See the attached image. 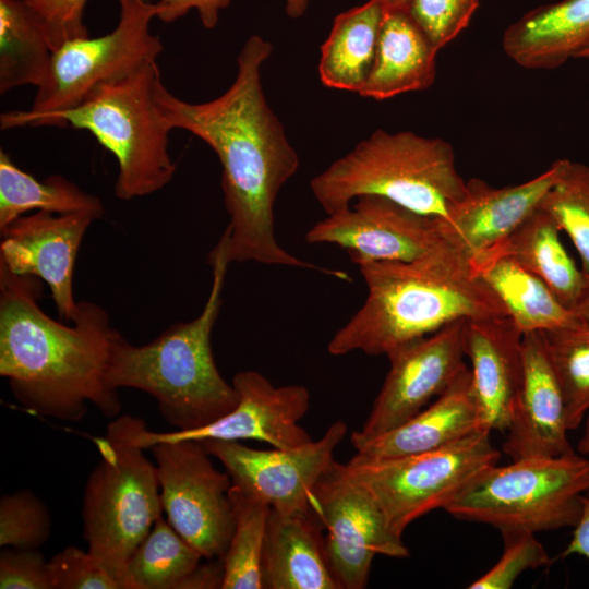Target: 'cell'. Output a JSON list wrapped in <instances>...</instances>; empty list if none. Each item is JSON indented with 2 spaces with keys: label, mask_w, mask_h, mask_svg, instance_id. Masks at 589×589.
<instances>
[{
  "label": "cell",
  "mask_w": 589,
  "mask_h": 589,
  "mask_svg": "<svg viewBox=\"0 0 589 589\" xmlns=\"http://www.w3.org/2000/svg\"><path fill=\"white\" fill-rule=\"evenodd\" d=\"M589 491V458L570 452L492 465L444 508L456 519L500 531L532 532L575 527Z\"/></svg>",
  "instance_id": "cell-8"
},
{
  "label": "cell",
  "mask_w": 589,
  "mask_h": 589,
  "mask_svg": "<svg viewBox=\"0 0 589 589\" xmlns=\"http://www.w3.org/2000/svg\"><path fill=\"white\" fill-rule=\"evenodd\" d=\"M354 201L313 225L305 233L306 242L336 244L358 265L414 262L460 250L449 238L443 218L419 214L378 195Z\"/></svg>",
  "instance_id": "cell-13"
},
{
  "label": "cell",
  "mask_w": 589,
  "mask_h": 589,
  "mask_svg": "<svg viewBox=\"0 0 589 589\" xmlns=\"http://www.w3.org/2000/svg\"><path fill=\"white\" fill-rule=\"evenodd\" d=\"M145 421L130 414L113 418L95 440L100 459L83 494V537L89 553L116 579L161 516L156 464L144 454L137 434Z\"/></svg>",
  "instance_id": "cell-7"
},
{
  "label": "cell",
  "mask_w": 589,
  "mask_h": 589,
  "mask_svg": "<svg viewBox=\"0 0 589 589\" xmlns=\"http://www.w3.org/2000/svg\"><path fill=\"white\" fill-rule=\"evenodd\" d=\"M561 231L555 219L539 207L506 239L485 252L513 257L542 279L564 306L575 311L589 290V275L565 250Z\"/></svg>",
  "instance_id": "cell-26"
},
{
  "label": "cell",
  "mask_w": 589,
  "mask_h": 589,
  "mask_svg": "<svg viewBox=\"0 0 589 589\" xmlns=\"http://www.w3.org/2000/svg\"><path fill=\"white\" fill-rule=\"evenodd\" d=\"M272 52L269 41L252 35L238 55L235 81L220 96L189 103L160 81L157 106L171 130H185L200 137L219 159L231 263L305 268L349 281L348 273L301 260L276 239L274 205L300 161L263 92L261 71Z\"/></svg>",
  "instance_id": "cell-1"
},
{
  "label": "cell",
  "mask_w": 589,
  "mask_h": 589,
  "mask_svg": "<svg viewBox=\"0 0 589 589\" xmlns=\"http://www.w3.org/2000/svg\"><path fill=\"white\" fill-rule=\"evenodd\" d=\"M48 564L53 589H121L88 550L67 546Z\"/></svg>",
  "instance_id": "cell-37"
},
{
  "label": "cell",
  "mask_w": 589,
  "mask_h": 589,
  "mask_svg": "<svg viewBox=\"0 0 589 589\" xmlns=\"http://www.w3.org/2000/svg\"><path fill=\"white\" fill-rule=\"evenodd\" d=\"M239 395L237 406L215 422L202 428L153 432L144 425L137 442L144 448L165 441L255 440L274 448L294 449L311 443L299 424L310 408L311 396L302 385L274 386L262 373L240 371L232 380Z\"/></svg>",
  "instance_id": "cell-16"
},
{
  "label": "cell",
  "mask_w": 589,
  "mask_h": 589,
  "mask_svg": "<svg viewBox=\"0 0 589 589\" xmlns=\"http://www.w3.org/2000/svg\"><path fill=\"white\" fill-rule=\"evenodd\" d=\"M41 17L52 49L64 41L87 37L83 22L84 9L88 0H25Z\"/></svg>",
  "instance_id": "cell-39"
},
{
  "label": "cell",
  "mask_w": 589,
  "mask_h": 589,
  "mask_svg": "<svg viewBox=\"0 0 589 589\" xmlns=\"http://www.w3.org/2000/svg\"><path fill=\"white\" fill-rule=\"evenodd\" d=\"M368 287L362 306L330 338L327 351L386 356L460 321L508 316L492 289L460 250L414 262L359 265Z\"/></svg>",
  "instance_id": "cell-3"
},
{
  "label": "cell",
  "mask_w": 589,
  "mask_h": 589,
  "mask_svg": "<svg viewBox=\"0 0 589 589\" xmlns=\"http://www.w3.org/2000/svg\"><path fill=\"white\" fill-rule=\"evenodd\" d=\"M450 143L411 131L376 130L310 181L326 212L362 195L386 197L422 215L446 218L466 193Z\"/></svg>",
  "instance_id": "cell-5"
},
{
  "label": "cell",
  "mask_w": 589,
  "mask_h": 589,
  "mask_svg": "<svg viewBox=\"0 0 589 589\" xmlns=\"http://www.w3.org/2000/svg\"><path fill=\"white\" fill-rule=\"evenodd\" d=\"M522 385L503 452L512 459L553 457L574 452L565 404L542 332L522 335Z\"/></svg>",
  "instance_id": "cell-19"
},
{
  "label": "cell",
  "mask_w": 589,
  "mask_h": 589,
  "mask_svg": "<svg viewBox=\"0 0 589 589\" xmlns=\"http://www.w3.org/2000/svg\"><path fill=\"white\" fill-rule=\"evenodd\" d=\"M580 555L589 560V496L585 495L582 512L574 527L573 536L561 557Z\"/></svg>",
  "instance_id": "cell-41"
},
{
  "label": "cell",
  "mask_w": 589,
  "mask_h": 589,
  "mask_svg": "<svg viewBox=\"0 0 589 589\" xmlns=\"http://www.w3.org/2000/svg\"><path fill=\"white\" fill-rule=\"evenodd\" d=\"M546 352L560 382L569 431L589 411V323L542 332Z\"/></svg>",
  "instance_id": "cell-32"
},
{
  "label": "cell",
  "mask_w": 589,
  "mask_h": 589,
  "mask_svg": "<svg viewBox=\"0 0 589 589\" xmlns=\"http://www.w3.org/2000/svg\"><path fill=\"white\" fill-rule=\"evenodd\" d=\"M577 58L589 60V45H587L577 56Z\"/></svg>",
  "instance_id": "cell-45"
},
{
  "label": "cell",
  "mask_w": 589,
  "mask_h": 589,
  "mask_svg": "<svg viewBox=\"0 0 589 589\" xmlns=\"http://www.w3.org/2000/svg\"><path fill=\"white\" fill-rule=\"evenodd\" d=\"M522 333L508 316L467 321L465 354L469 359L482 424L506 432L519 398Z\"/></svg>",
  "instance_id": "cell-20"
},
{
  "label": "cell",
  "mask_w": 589,
  "mask_h": 589,
  "mask_svg": "<svg viewBox=\"0 0 589 589\" xmlns=\"http://www.w3.org/2000/svg\"><path fill=\"white\" fill-rule=\"evenodd\" d=\"M480 0H410L407 12L438 51L470 23Z\"/></svg>",
  "instance_id": "cell-36"
},
{
  "label": "cell",
  "mask_w": 589,
  "mask_h": 589,
  "mask_svg": "<svg viewBox=\"0 0 589 589\" xmlns=\"http://www.w3.org/2000/svg\"><path fill=\"white\" fill-rule=\"evenodd\" d=\"M466 323H450L386 354L389 370L363 426L351 434L354 449L412 419L453 383L467 366Z\"/></svg>",
  "instance_id": "cell-14"
},
{
  "label": "cell",
  "mask_w": 589,
  "mask_h": 589,
  "mask_svg": "<svg viewBox=\"0 0 589 589\" xmlns=\"http://www.w3.org/2000/svg\"><path fill=\"white\" fill-rule=\"evenodd\" d=\"M161 75L156 61L94 87L75 107L50 116L43 125L86 130L117 159L115 195L129 201L164 189L176 163L168 145L171 129L156 103Z\"/></svg>",
  "instance_id": "cell-6"
},
{
  "label": "cell",
  "mask_w": 589,
  "mask_h": 589,
  "mask_svg": "<svg viewBox=\"0 0 589 589\" xmlns=\"http://www.w3.org/2000/svg\"><path fill=\"white\" fill-rule=\"evenodd\" d=\"M484 428L466 366L453 383L412 419L363 444L354 456L389 459L448 446ZM486 429V428H485Z\"/></svg>",
  "instance_id": "cell-21"
},
{
  "label": "cell",
  "mask_w": 589,
  "mask_h": 589,
  "mask_svg": "<svg viewBox=\"0 0 589 589\" xmlns=\"http://www.w3.org/2000/svg\"><path fill=\"white\" fill-rule=\"evenodd\" d=\"M312 510L326 529L324 551L340 589H364L376 555L406 558L402 537L389 528L372 494L334 461L314 489Z\"/></svg>",
  "instance_id": "cell-12"
},
{
  "label": "cell",
  "mask_w": 589,
  "mask_h": 589,
  "mask_svg": "<svg viewBox=\"0 0 589 589\" xmlns=\"http://www.w3.org/2000/svg\"><path fill=\"white\" fill-rule=\"evenodd\" d=\"M207 262L212 286L195 318L170 325L142 346L132 345L119 332L111 347L109 384L118 390L128 387L151 395L163 418L177 431L211 424L239 401L235 386L218 371L211 346L231 263L226 229Z\"/></svg>",
  "instance_id": "cell-4"
},
{
  "label": "cell",
  "mask_w": 589,
  "mask_h": 589,
  "mask_svg": "<svg viewBox=\"0 0 589 589\" xmlns=\"http://www.w3.org/2000/svg\"><path fill=\"white\" fill-rule=\"evenodd\" d=\"M52 53L37 12L25 0H0V94L24 85L39 87Z\"/></svg>",
  "instance_id": "cell-28"
},
{
  "label": "cell",
  "mask_w": 589,
  "mask_h": 589,
  "mask_svg": "<svg viewBox=\"0 0 589 589\" xmlns=\"http://www.w3.org/2000/svg\"><path fill=\"white\" fill-rule=\"evenodd\" d=\"M149 449L168 522L204 558L221 560L235 529L229 473L215 468L199 441H165Z\"/></svg>",
  "instance_id": "cell-11"
},
{
  "label": "cell",
  "mask_w": 589,
  "mask_h": 589,
  "mask_svg": "<svg viewBox=\"0 0 589 589\" xmlns=\"http://www.w3.org/2000/svg\"><path fill=\"white\" fill-rule=\"evenodd\" d=\"M385 9L390 10H407L410 0H383Z\"/></svg>",
  "instance_id": "cell-44"
},
{
  "label": "cell",
  "mask_w": 589,
  "mask_h": 589,
  "mask_svg": "<svg viewBox=\"0 0 589 589\" xmlns=\"http://www.w3.org/2000/svg\"><path fill=\"white\" fill-rule=\"evenodd\" d=\"M230 2L231 0H157L156 19L164 23H172L195 9L202 25L212 29L217 25L220 10L226 9ZM308 5L309 0H285L286 13L292 19L301 17Z\"/></svg>",
  "instance_id": "cell-40"
},
{
  "label": "cell",
  "mask_w": 589,
  "mask_h": 589,
  "mask_svg": "<svg viewBox=\"0 0 589 589\" xmlns=\"http://www.w3.org/2000/svg\"><path fill=\"white\" fill-rule=\"evenodd\" d=\"M472 271L497 296L524 334L546 332L582 321L564 306L546 284L513 257L483 252L470 259Z\"/></svg>",
  "instance_id": "cell-25"
},
{
  "label": "cell",
  "mask_w": 589,
  "mask_h": 589,
  "mask_svg": "<svg viewBox=\"0 0 589 589\" xmlns=\"http://www.w3.org/2000/svg\"><path fill=\"white\" fill-rule=\"evenodd\" d=\"M117 1L120 7L117 26L103 36L67 40L53 50L48 74L37 87L33 105L28 110L2 113V130L41 127L50 116L79 105L98 84L157 60L164 45L149 31L156 17L155 3Z\"/></svg>",
  "instance_id": "cell-9"
},
{
  "label": "cell",
  "mask_w": 589,
  "mask_h": 589,
  "mask_svg": "<svg viewBox=\"0 0 589 589\" xmlns=\"http://www.w3.org/2000/svg\"><path fill=\"white\" fill-rule=\"evenodd\" d=\"M347 424L333 422L318 441L294 449H255L239 441L204 440L207 453L217 458L232 484L266 501L284 513L312 510L314 489L334 460L346 436Z\"/></svg>",
  "instance_id": "cell-15"
},
{
  "label": "cell",
  "mask_w": 589,
  "mask_h": 589,
  "mask_svg": "<svg viewBox=\"0 0 589 589\" xmlns=\"http://www.w3.org/2000/svg\"><path fill=\"white\" fill-rule=\"evenodd\" d=\"M539 207L568 235L589 275V166L569 160Z\"/></svg>",
  "instance_id": "cell-33"
},
{
  "label": "cell",
  "mask_w": 589,
  "mask_h": 589,
  "mask_svg": "<svg viewBox=\"0 0 589 589\" xmlns=\"http://www.w3.org/2000/svg\"><path fill=\"white\" fill-rule=\"evenodd\" d=\"M437 52L407 10L385 9L374 64L359 94L384 100L428 89L436 77Z\"/></svg>",
  "instance_id": "cell-24"
},
{
  "label": "cell",
  "mask_w": 589,
  "mask_h": 589,
  "mask_svg": "<svg viewBox=\"0 0 589 589\" xmlns=\"http://www.w3.org/2000/svg\"><path fill=\"white\" fill-rule=\"evenodd\" d=\"M582 423L584 431L577 445V452L580 455L589 458V411L587 412ZM587 496H589V491L587 493Z\"/></svg>",
  "instance_id": "cell-42"
},
{
  "label": "cell",
  "mask_w": 589,
  "mask_h": 589,
  "mask_svg": "<svg viewBox=\"0 0 589 589\" xmlns=\"http://www.w3.org/2000/svg\"><path fill=\"white\" fill-rule=\"evenodd\" d=\"M51 533V517L44 502L23 489L0 498V546L39 550Z\"/></svg>",
  "instance_id": "cell-34"
},
{
  "label": "cell",
  "mask_w": 589,
  "mask_h": 589,
  "mask_svg": "<svg viewBox=\"0 0 589 589\" xmlns=\"http://www.w3.org/2000/svg\"><path fill=\"white\" fill-rule=\"evenodd\" d=\"M500 532L504 544L500 560L471 582L469 589H509L525 570L551 563V557L534 532L525 529H505Z\"/></svg>",
  "instance_id": "cell-35"
},
{
  "label": "cell",
  "mask_w": 589,
  "mask_h": 589,
  "mask_svg": "<svg viewBox=\"0 0 589 589\" xmlns=\"http://www.w3.org/2000/svg\"><path fill=\"white\" fill-rule=\"evenodd\" d=\"M1 589H53L48 561L38 550H3L0 554Z\"/></svg>",
  "instance_id": "cell-38"
},
{
  "label": "cell",
  "mask_w": 589,
  "mask_h": 589,
  "mask_svg": "<svg viewBox=\"0 0 589 589\" xmlns=\"http://www.w3.org/2000/svg\"><path fill=\"white\" fill-rule=\"evenodd\" d=\"M91 214L37 211L0 229V263L17 275L40 278L50 289L61 321L72 323L77 312L73 275Z\"/></svg>",
  "instance_id": "cell-17"
},
{
  "label": "cell",
  "mask_w": 589,
  "mask_h": 589,
  "mask_svg": "<svg viewBox=\"0 0 589 589\" xmlns=\"http://www.w3.org/2000/svg\"><path fill=\"white\" fill-rule=\"evenodd\" d=\"M589 45V0L540 5L510 24L502 46L518 65L532 70L561 67Z\"/></svg>",
  "instance_id": "cell-23"
},
{
  "label": "cell",
  "mask_w": 589,
  "mask_h": 589,
  "mask_svg": "<svg viewBox=\"0 0 589 589\" xmlns=\"http://www.w3.org/2000/svg\"><path fill=\"white\" fill-rule=\"evenodd\" d=\"M32 211L53 214H91L103 217L101 200L60 175L38 180L19 168L0 151V229Z\"/></svg>",
  "instance_id": "cell-29"
},
{
  "label": "cell",
  "mask_w": 589,
  "mask_h": 589,
  "mask_svg": "<svg viewBox=\"0 0 589 589\" xmlns=\"http://www.w3.org/2000/svg\"><path fill=\"white\" fill-rule=\"evenodd\" d=\"M481 428L438 449L389 459L347 464L349 476L375 498L392 531L402 537L416 519L446 505L479 473L498 462L501 453Z\"/></svg>",
  "instance_id": "cell-10"
},
{
  "label": "cell",
  "mask_w": 589,
  "mask_h": 589,
  "mask_svg": "<svg viewBox=\"0 0 589 589\" xmlns=\"http://www.w3.org/2000/svg\"><path fill=\"white\" fill-rule=\"evenodd\" d=\"M568 163L557 159L541 175L516 185L495 188L479 178L468 180L464 197L443 218L453 243L470 259L495 247L539 208Z\"/></svg>",
  "instance_id": "cell-18"
},
{
  "label": "cell",
  "mask_w": 589,
  "mask_h": 589,
  "mask_svg": "<svg viewBox=\"0 0 589 589\" xmlns=\"http://www.w3.org/2000/svg\"><path fill=\"white\" fill-rule=\"evenodd\" d=\"M202 558L160 516L129 560L122 589H185Z\"/></svg>",
  "instance_id": "cell-30"
},
{
  "label": "cell",
  "mask_w": 589,
  "mask_h": 589,
  "mask_svg": "<svg viewBox=\"0 0 589 589\" xmlns=\"http://www.w3.org/2000/svg\"><path fill=\"white\" fill-rule=\"evenodd\" d=\"M383 0L368 2L338 14L321 47L318 74L324 86L360 93L372 71Z\"/></svg>",
  "instance_id": "cell-27"
},
{
  "label": "cell",
  "mask_w": 589,
  "mask_h": 589,
  "mask_svg": "<svg viewBox=\"0 0 589 589\" xmlns=\"http://www.w3.org/2000/svg\"><path fill=\"white\" fill-rule=\"evenodd\" d=\"M316 514L271 509L262 557L263 589H340L328 566Z\"/></svg>",
  "instance_id": "cell-22"
},
{
  "label": "cell",
  "mask_w": 589,
  "mask_h": 589,
  "mask_svg": "<svg viewBox=\"0 0 589 589\" xmlns=\"http://www.w3.org/2000/svg\"><path fill=\"white\" fill-rule=\"evenodd\" d=\"M235 529L221 558V589H263L262 557L271 505L235 484L229 489Z\"/></svg>",
  "instance_id": "cell-31"
},
{
  "label": "cell",
  "mask_w": 589,
  "mask_h": 589,
  "mask_svg": "<svg viewBox=\"0 0 589 589\" xmlns=\"http://www.w3.org/2000/svg\"><path fill=\"white\" fill-rule=\"evenodd\" d=\"M581 320L589 323V290L574 311Z\"/></svg>",
  "instance_id": "cell-43"
},
{
  "label": "cell",
  "mask_w": 589,
  "mask_h": 589,
  "mask_svg": "<svg viewBox=\"0 0 589 589\" xmlns=\"http://www.w3.org/2000/svg\"><path fill=\"white\" fill-rule=\"evenodd\" d=\"M43 283L0 263V375L36 414L77 422L91 402L105 417H118L122 405L108 370L119 330L103 306L87 300L77 302L71 325L52 318L38 303Z\"/></svg>",
  "instance_id": "cell-2"
}]
</instances>
